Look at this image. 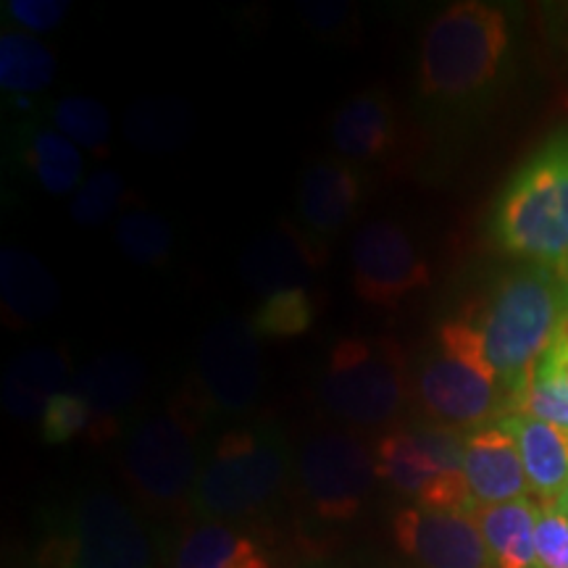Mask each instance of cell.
<instances>
[{
  "label": "cell",
  "mask_w": 568,
  "mask_h": 568,
  "mask_svg": "<svg viewBox=\"0 0 568 568\" xmlns=\"http://www.w3.org/2000/svg\"><path fill=\"white\" fill-rule=\"evenodd\" d=\"M566 308H568V282H566Z\"/></svg>",
  "instance_id": "74e56055"
},
{
  "label": "cell",
  "mask_w": 568,
  "mask_h": 568,
  "mask_svg": "<svg viewBox=\"0 0 568 568\" xmlns=\"http://www.w3.org/2000/svg\"><path fill=\"white\" fill-rule=\"evenodd\" d=\"M503 251L568 282V132L518 169L495 209Z\"/></svg>",
  "instance_id": "7a4b0ae2"
},
{
  "label": "cell",
  "mask_w": 568,
  "mask_h": 568,
  "mask_svg": "<svg viewBox=\"0 0 568 568\" xmlns=\"http://www.w3.org/2000/svg\"><path fill=\"white\" fill-rule=\"evenodd\" d=\"M303 568H324V566H303Z\"/></svg>",
  "instance_id": "f35d334b"
},
{
  "label": "cell",
  "mask_w": 568,
  "mask_h": 568,
  "mask_svg": "<svg viewBox=\"0 0 568 568\" xmlns=\"http://www.w3.org/2000/svg\"><path fill=\"white\" fill-rule=\"evenodd\" d=\"M410 385L426 416L456 429H477L508 408V397L474 322H447Z\"/></svg>",
  "instance_id": "277c9868"
},
{
  "label": "cell",
  "mask_w": 568,
  "mask_h": 568,
  "mask_svg": "<svg viewBox=\"0 0 568 568\" xmlns=\"http://www.w3.org/2000/svg\"><path fill=\"white\" fill-rule=\"evenodd\" d=\"M508 416H531L568 429V393L556 382L535 374V379L508 406Z\"/></svg>",
  "instance_id": "1f68e13d"
},
{
  "label": "cell",
  "mask_w": 568,
  "mask_h": 568,
  "mask_svg": "<svg viewBox=\"0 0 568 568\" xmlns=\"http://www.w3.org/2000/svg\"><path fill=\"white\" fill-rule=\"evenodd\" d=\"M193 130V113L176 98H140L122 119L124 140L142 153H172Z\"/></svg>",
  "instance_id": "cb8c5ba5"
},
{
  "label": "cell",
  "mask_w": 568,
  "mask_h": 568,
  "mask_svg": "<svg viewBox=\"0 0 568 568\" xmlns=\"http://www.w3.org/2000/svg\"><path fill=\"white\" fill-rule=\"evenodd\" d=\"M510 48L506 13L489 3L447 6L424 30L418 90L429 101H466L497 80Z\"/></svg>",
  "instance_id": "3957f363"
},
{
  "label": "cell",
  "mask_w": 568,
  "mask_h": 568,
  "mask_svg": "<svg viewBox=\"0 0 568 568\" xmlns=\"http://www.w3.org/2000/svg\"><path fill=\"white\" fill-rule=\"evenodd\" d=\"M142 385H145V368L140 361L132 353L109 351L95 355L74 374L71 393L88 403L92 418L113 422V416L124 414L138 400Z\"/></svg>",
  "instance_id": "44dd1931"
},
{
  "label": "cell",
  "mask_w": 568,
  "mask_h": 568,
  "mask_svg": "<svg viewBox=\"0 0 568 568\" xmlns=\"http://www.w3.org/2000/svg\"><path fill=\"white\" fill-rule=\"evenodd\" d=\"M116 245L132 264L161 266L174 247V232L155 213L132 209L116 219Z\"/></svg>",
  "instance_id": "83f0119b"
},
{
  "label": "cell",
  "mask_w": 568,
  "mask_h": 568,
  "mask_svg": "<svg viewBox=\"0 0 568 568\" xmlns=\"http://www.w3.org/2000/svg\"><path fill=\"white\" fill-rule=\"evenodd\" d=\"M537 374L545 376V379L556 382L558 387H564L568 393V353L548 351V355H545L542 364L537 368Z\"/></svg>",
  "instance_id": "d590c367"
},
{
  "label": "cell",
  "mask_w": 568,
  "mask_h": 568,
  "mask_svg": "<svg viewBox=\"0 0 568 568\" xmlns=\"http://www.w3.org/2000/svg\"><path fill=\"white\" fill-rule=\"evenodd\" d=\"M0 295H3L6 322L32 326L59 311L61 295L53 274L38 255L21 247H3L0 253Z\"/></svg>",
  "instance_id": "d6986e66"
},
{
  "label": "cell",
  "mask_w": 568,
  "mask_h": 568,
  "mask_svg": "<svg viewBox=\"0 0 568 568\" xmlns=\"http://www.w3.org/2000/svg\"><path fill=\"white\" fill-rule=\"evenodd\" d=\"M351 6L347 3H305L303 17L318 32H335L351 19Z\"/></svg>",
  "instance_id": "e575fe53"
},
{
  "label": "cell",
  "mask_w": 568,
  "mask_h": 568,
  "mask_svg": "<svg viewBox=\"0 0 568 568\" xmlns=\"http://www.w3.org/2000/svg\"><path fill=\"white\" fill-rule=\"evenodd\" d=\"M6 13L27 32H53L69 13L67 0H11Z\"/></svg>",
  "instance_id": "836d02e7"
},
{
  "label": "cell",
  "mask_w": 568,
  "mask_h": 568,
  "mask_svg": "<svg viewBox=\"0 0 568 568\" xmlns=\"http://www.w3.org/2000/svg\"><path fill=\"white\" fill-rule=\"evenodd\" d=\"M397 119L387 95L361 92L339 105L332 119V142L339 155L351 161H379L393 151Z\"/></svg>",
  "instance_id": "ffe728a7"
},
{
  "label": "cell",
  "mask_w": 568,
  "mask_h": 568,
  "mask_svg": "<svg viewBox=\"0 0 568 568\" xmlns=\"http://www.w3.org/2000/svg\"><path fill=\"white\" fill-rule=\"evenodd\" d=\"M124 468L134 489L159 506L193 495L201 474L195 426L180 410L145 416L126 437Z\"/></svg>",
  "instance_id": "ba28073f"
},
{
  "label": "cell",
  "mask_w": 568,
  "mask_h": 568,
  "mask_svg": "<svg viewBox=\"0 0 568 568\" xmlns=\"http://www.w3.org/2000/svg\"><path fill=\"white\" fill-rule=\"evenodd\" d=\"M397 548L418 568H495L479 521L464 510L403 508L393 521Z\"/></svg>",
  "instance_id": "4fadbf2b"
},
{
  "label": "cell",
  "mask_w": 568,
  "mask_h": 568,
  "mask_svg": "<svg viewBox=\"0 0 568 568\" xmlns=\"http://www.w3.org/2000/svg\"><path fill=\"white\" fill-rule=\"evenodd\" d=\"M92 424V410L88 403L82 400L80 395L67 393L55 395L51 403H48L45 414L40 418V432L42 439L48 445H63L69 439L80 437L82 432H88Z\"/></svg>",
  "instance_id": "4dcf8cb0"
},
{
  "label": "cell",
  "mask_w": 568,
  "mask_h": 568,
  "mask_svg": "<svg viewBox=\"0 0 568 568\" xmlns=\"http://www.w3.org/2000/svg\"><path fill=\"white\" fill-rule=\"evenodd\" d=\"M55 130L95 155L111 151V113L101 101L88 95H67L55 101L53 111Z\"/></svg>",
  "instance_id": "4316f807"
},
{
  "label": "cell",
  "mask_w": 568,
  "mask_h": 568,
  "mask_svg": "<svg viewBox=\"0 0 568 568\" xmlns=\"http://www.w3.org/2000/svg\"><path fill=\"white\" fill-rule=\"evenodd\" d=\"M503 424L516 437L531 495L539 506H552L568 487V429L531 416H506Z\"/></svg>",
  "instance_id": "e0dca14e"
},
{
  "label": "cell",
  "mask_w": 568,
  "mask_h": 568,
  "mask_svg": "<svg viewBox=\"0 0 568 568\" xmlns=\"http://www.w3.org/2000/svg\"><path fill=\"white\" fill-rule=\"evenodd\" d=\"M124 195L126 184L122 174L113 172V169H98L90 180L80 184L69 213L80 226H101L111 222L113 213L124 203Z\"/></svg>",
  "instance_id": "f546056e"
},
{
  "label": "cell",
  "mask_w": 568,
  "mask_h": 568,
  "mask_svg": "<svg viewBox=\"0 0 568 568\" xmlns=\"http://www.w3.org/2000/svg\"><path fill=\"white\" fill-rule=\"evenodd\" d=\"M174 568H272V564L243 531L222 521H203L182 537Z\"/></svg>",
  "instance_id": "603a6c76"
},
{
  "label": "cell",
  "mask_w": 568,
  "mask_h": 568,
  "mask_svg": "<svg viewBox=\"0 0 568 568\" xmlns=\"http://www.w3.org/2000/svg\"><path fill=\"white\" fill-rule=\"evenodd\" d=\"M53 53L24 32L0 34V84L11 95H38L53 82Z\"/></svg>",
  "instance_id": "484cf974"
},
{
  "label": "cell",
  "mask_w": 568,
  "mask_h": 568,
  "mask_svg": "<svg viewBox=\"0 0 568 568\" xmlns=\"http://www.w3.org/2000/svg\"><path fill=\"white\" fill-rule=\"evenodd\" d=\"M408 358L395 339H339L318 382V400L339 422L376 429L406 408L410 385Z\"/></svg>",
  "instance_id": "8992f818"
},
{
  "label": "cell",
  "mask_w": 568,
  "mask_h": 568,
  "mask_svg": "<svg viewBox=\"0 0 568 568\" xmlns=\"http://www.w3.org/2000/svg\"><path fill=\"white\" fill-rule=\"evenodd\" d=\"M197 376L211 406L224 414H245L264 385L258 332L253 322L224 316L197 343Z\"/></svg>",
  "instance_id": "8fae6325"
},
{
  "label": "cell",
  "mask_w": 568,
  "mask_h": 568,
  "mask_svg": "<svg viewBox=\"0 0 568 568\" xmlns=\"http://www.w3.org/2000/svg\"><path fill=\"white\" fill-rule=\"evenodd\" d=\"M38 568H153L151 535L122 497L95 489L51 518Z\"/></svg>",
  "instance_id": "5b68a950"
},
{
  "label": "cell",
  "mask_w": 568,
  "mask_h": 568,
  "mask_svg": "<svg viewBox=\"0 0 568 568\" xmlns=\"http://www.w3.org/2000/svg\"><path fill=\"white\" fill-rule=\"evenodd\" d=\"M566 311V282L542 266H521L495 284L477 329L510 400L535 379ZM508 414V408H506Z\"/></svg>",
  "instance_id": "6da1fadb"
},
{
  "label": "cell",
  "mask_w": 568,
  "mask_h": 568,
  "mask_svg": "<svg viewBox=\"0 0 568 568\" xmlns=\"http://www.w3.org/2000/svg\"><path fill=\"white\" fill-rule=\"evenodd\" d=\"M316 305L308 290H284V293L268 295L261 301L258 311L253 316V326L258 337L287 339L301 337L314 326Z\"/></svg>",
  "instance_id": "f1b7e54d"
},
{
  "label": "cell",
  "mask_w": 568,
  "mask_h": 568,
  "mask_svg": "<svg viewBox=\"0 0 568 568\" xmlns=\"http://www.w3.org/2000/svg\"><path fill=\"white\" fill-rule=\"evenodd\" d=\"M69 361L55 347H30L19 353L3 376V408L11 416L34 422L55 395L67 393ZM74 382V379H71Z\"/></svg>",
  "instance_id": "ac0fdd59"
},
{
  "label": "cell",
  "mask_w": 568,
  "mask_h": 568,
  "mask_svg": "<svg viewBox=\"0 0 568 568\" xmlns=\"http://www.w3.org/2000/svg\"><path fill=\"white\" fill-rule=\"evenodd\" d=\"M353 287L361 301L397 308L429 284V266L418 255L410 234L395 222H368L353 237Z\"/></svg>",
  "instance_id": "7c38bea8"
},
{
  "label": "cell",
  "mask_w": 568,
  "mask_h": 568,
  "mask_svg": "<svg viewBox=\"0 0 568 568\" xmlns=\"http://www.w3.org/2000/svg\"><path fill=\"white\" fill-rule=\"evenodd\" d=\"M287 474L290 453L276 432H224L197 474L193 506L209 521L258 514L280 495Z\"/></svg>",
  "instance_id": "52a82bcc"
},
{
  "label": "cell",
  "mask_w": 568,
  "mask_h": 568,
  "mask_svg": "<svg viewBox=\"0 0 568 568\" xmlns=\"http://www.w3.org/2000/svg\"><path fill=\"white\" fill-rule=\"evenodd\" d=\"M361 203V176L343 161H316L297 190L301 224L314 237H332L351 222Z\"/></svg>",
  "instance_id": "2e32d148"
},
{
  "label": "cell",
  "mask_w": 568,
  "mask_h": 568,
  "mask_svg": "<svg viewBox=\"0 0 568 568\" xmlns=\"http://www.w3.org/2000/svg\"><path fill=\"white\" fill-rule=\"evenodd\" d=\"M376 474L397 493L414 497L418 508L464 510L474 514L479 506L468 489L466 471L445 464L418 432V424L397 426L379 439L374 450Z\"/></svg>",
  "instance_id": "30bf717a"
},
{
  "label": "cell",
  "mask_w": 568,
  "mask_h": 568,
  "mask_svg": "<svg viewBox=\"0 0 568 568\" xmlns=\"http://www.w3.org/2000/svg\"><path fill=\"white\" fill-rule=\"evenodd\" d=\"M535 556L537 568H568V514L558 503L539 506Z\"/></svg>",
  "instance_id": "d6a6232c"
},
{
  "label": "cell",
  "mask_w": 568,
  "mask_h": 568,
  "mask_svg": "<svg viewBox=\"0 0 568 568\" xmlns=\"http://www.w3.org/2000/svg\"><path fill=\"white\" fill-rule=\"evenodd\" d=\"M21 159L45 193L67 195L82 182V155L67 134L45 126H27Z\"/></svg>",
  "instance_id": "d4e9b609"
},
{
  "label": "cell",
  "mask_w": 568,
  "mask_h": 568,
  "mask_svg": "<svg viewBox=\"0 0 568 568\" xmlns=\"http://www.w3.org/2000/svg\"><path fill=\"white\" fill-rule=\"evenodd\" d=\"M537 514L539 506L529 497L474 510L495 568H537Z\"/></svg>",
  "instance_id": "7402d4cb"
},
{
  "label": "cell",
  "mask_w": 568,
  "mask_h": 568,
  "mask_svg": "<svg viewBox=\"0 0 568 568\" xmlns=\"http://www.w3.org/2000/svg\"><path fill=\"white\" fill-rule=\"evenodd\" d=\"M558 506H560V508H564V510H566V514H568V487H566V493H564V495H560Z\"/></svg>",
  "instance_id": "8d00e7d4"
},
{
  "label": "cell",
  "mask_w": 568,
  "mask_h": 568,
  "mask_svg": "<svg viewBox=\"0 0 568 568\" xmlns=\"http://www.w3.org/2000/svg\"><path fill=\"white\" fill-rule=\"evenodd\" d=\"M297 474L311 508L324 521H351L364 506L376 474V456L351 432H322L303 445Z\"/></svg>",
  "instance_id": "9c48e42d"
},
{
  "label": "cell",
  "mask_w": 568,
  "mask_h": 568,
  "mask_svg": "<svg viewBox=\"0 0 568 568\" xmlns=\"http://www.w3.org/2000/svg\"><path fill=\"white\" fill-rule=\"evenodd\" d=\"M464 471L477 506H500L531 493L516 437L503 422L466 432Z\"/></svg>",
  "instance_id": "5bb4252c"
},
{
  "label": "cell",
  "mask_w": 568,
  "mask_h": 568,
  "mask_svg": "<svg viewBox=\"0 0 568 568\" xmlns=\"http://www.w3.org/2000/svg\"><path fill=\"white\" fill-rule=\"evenodd\" d=\"M318 261L322 255L314 251L311 240L284 224L245 247L240 274L253 293L268 297L284 290L305 287Z\"/></svg>",
  "instance_id": "9a60e30c"
}]
</instances>
